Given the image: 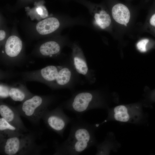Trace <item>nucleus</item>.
<instances>
[{
    "instance_id": "f257e3e1",
    "label": "nucleus",
    "mask_w": 155,
    "mask_h": 155,
    "mask_svg": "<svg viewBox=\"0 0 155 155\" xmlns=\"http://www.w3.org/2000/svg\"><path fill=\"white\" fill-rule=\"evenodd\" d=\"M69 135L63 143L55 146L54 155H78L98 143L95 132L97 125L79 118L72 119Z\"/></svg>"
},
{
    "instance_id": "f03ea898",
    "label": "nucleus",
    "mask_w": 155,
    "mask_h": 155,
    "mask_svg": "<svg viewBox=\"0 0 155 155\" xmlns=\"http://www.w3.org/2000/svg\"><path fill=\"white\" fill-rule=\"evenodd\" d=\"M36 133L30 132L7 138L0 137V154L6 155H38L44 145L38 144Z\"/></svg>"
},
{
    "instance_id": "7ed1b4c3",
    "label": "nucleus",
    "mask_w": 155,
    "mask_h": 155,
    "mask_svg": "<svg viewBox=\"0 0 155 155\" xmlns=\"http://www.w3.org/2000/svg\"><path fill=\"white\" fill-rule=\"evenodd\" d=\"M54 99L52 96L34 95L14 107L21 116L38 124Z\"/></svg>"
},
{
    "instance_id": "20e7f679",
    "label": "nucleus",
    "mask_w": 155,
    "mask_h": 155,
    "mask_svg": "<svg viewBox=\"0 0 155 155\" xmlns=\"http://www.w3.org/2000/svg\"><path fill=\"white\" fill-rule=\"evenodd\" d=\"M62 106L65 109L80 115L90 109L101 108L102 105L96 93L83 92L75 94Z\"/></svg>"
},
{
    "instance_id": "39448f33",
    "label": "nucleus",
    "mask_w": 155,
    "mask_h": 155,
    "mask_svg": "<svg viewBox=\"0 0 155 155\" xmlns=\"http://www.w3.org/2000/svg\"><path fill=\"white\" fill-rule=\"evenodd\" d=\"M42 119L49 129L62 137L67 125L73 119L64 113L62 106L51 110H48Z\"/></svg>"
},
{
    "instance_id": "423d86ee",
    "label": "nucleus",
    "mask_w": 155,
    "mask_h": 155,
    "mask_svg": "<svg viewBox=\"0 0 155 155\" xmlns=\"http://www.w3.org/2000/svg\"><path fill=\"white\" fill-rule=\"evenodd\" d=\"M108 112L107 120L136 123L142 119V110L137 106L119 105L108 110Z\"/></svg>"
},
{
    "instance_id": "0eeeda50",
    "label": "nucleus",
    "mask_w": 155,
    "mask_h": 155,
    "mask_svg": "<svg viewBox=\"0 0 155 155\" xmlns=\"http://www.w3.org/2000/svg\"><path fill=\"white\" fill-rule=\"evenodd\" d=\"M23 47L22 40L18 37L12 36L7 40L5 44L4 51L5 55L1 59L2 64L7 66L19 65L24 62L20 57Z\"/></svg>"
},
{
    "instance_id": "6e6552de",
    "label": "nucleus",
    "mask_w": 155,
    "mask_h": 155,
    "mask_svg": "<svg viewBox=\"0 0 155 155\" xmlns=\"http://www.w3.org/2000/svg\"><path fill=\"white\" fill-rule=\"evenodd\" d=\"M0 115L1 117L23 132L29 131L24 125L20 118L21 116L14 107L1 101Z\"/></svg>"
},
{
    "instance_id": "1a4fd4ad",
    "label": "nucleus",
    "mask_w": 155,
    "mask_h": 155,
    "mask_svg": "<svg viewBox=\"0 0 155 155\" xmlns=\"http://www.w3.org/2000/svg\"><path fill=\"white\" fill-rule=\"evenodd\" d=\"M72 58L73 65L77 72L86 75L88 68L83 53L81 49L76 44H73L72 48Z\"/></svg>"
},
{
    "instance_id": "9d476101",
    "label": "nucleus",
    "mask_w": 155,
    "mask_h": 155,
    "mask_svg": "<svg viewBox=\"0 0 155 155\" xmlns=\"http://www.w3.org/2000/svg\"><path fill=\"white\" fill-rule=\"evenodd\" d=\"M34 94L30 92L24 84L18 83L10 86L9 97L15 101L23 102Z\"/></svg>"
},
{
    "instance_id": "9b49d317",
    "label": "nucleus",
    "mask_w": 155,
    "mask_h": 155,
    "mask_svg": "<svg viewBox=\"0 0 155 155\" xmlns=\"http://www.w3.org/2000/svg\"><path fill=\"white\" fill-rule=\"evenodd\" d=\"M112 14L115 20L121 24H127L130 20L129 10L126 6L121 3H116L113 6Z\"/></svg>"
},
{
    "instance_id": "f8f14e48",
    "label": "nucleus",
    "mask_w": 155,
    "mask_h": 155,
    "mask_svg": "<svg viewBox=\"0 0 155 155\" xmlns=\"http://www.w3.org/2000/svg\"><path fill=\"white\" fill-rule=\"evenodd\" d=\"M59 25V22L57 18L50 17L38 23L36 28L39 33L44 35L54 32L58 28Z\"/></svg>"
},
{
    "instance_id": "ddd939ff",
    "label": "nucleus",
    "mask_w": 155,
    "mask_h": 155,
    "mask_svg": "<svg viewBox=\"0 0 155 155\" xmlns=\"http://www.w3.org/2000/svg\"><path fill=\"white\" fill-rule=\"evenodd\" d=\"M24 133L9 123L3 118H0V137H11Z\"/></svg>"
},
{
    "instance_id": "4468645a",
    "label": "nucleus",
    "mask_w": 155,
    "mask_h": 155,
    "mask_svg": "<svg viewBox=\"0 0 155 155\" xmlns=\"http://www.w3.org/2000/svg\"><path fill=\"white\" fill-rule=\"evenodd\" d=\"M60 50L59 44L54 41H50L43 43L39 49L40 54L44 57H51L57 55Z\"/></svg>"
},
{
    "instance_id": "2eb2a0df",
    "label": "nucleus",
    "mask_w": 155,
    "mask_h": 155,
    "mask_svg": "<svg viewBox=\"0 0 155 155\" xmlns=\"http://www.w3.org/2000/svg\"><path fill=\"white\" fill-rule=\"evenodd\" d=\"M71 75L70 69L66 66H62L59 70L54 88L63 87L66 86L70 81Z\"/></svg>"
},
{
    "instance_id": "dca6fc26",
    "label": "nucleus",
    "mask_w": 155,
    "mask_h": 155,
    "mask_svg": "<svg viewBox=\"0 0 155 155\" xmlns=\"http://www.w3.org/2000/svg\"><path fill=\"white\" fill-rule=\"evenodd\" d=\"M94 18L96 24L102 29L106 28L111 24L110 16L104 10H102L99 12L95 13Z\"/></svg>"
},
{
    "instance_id": "f3484780",
    "label": "nucleus",
    "mask_w": 155,
    "mask_h": 155,
    "mask_svg": "<svg viewBox=\"0 0 155 155\" xmlns=\"http://www.w3.org/2000/svg\"><path fill=\"white\" fill-rule=\"evenodd\" d=\"M10 86L6 84L1 83L0 86L1 99L6 98L9 97V92Z\"/></svg>"
},
{
    "instance_id": "a211bd4d",
    "label": "nucleus",
    "mask_w": 155,
    "mask_h": 155,
    "mask_svg": "<svg viewBox=\"0 0 155 155\" xmlns=\"http://www.w3.org/2000/svg\"><path fill=\"white\" fill-rule=\"evenodd\" d=\"M149 42V40L147 39H143L139 42L137 45L138 49L142 52L146 51V45Z\"/></svg>"
},
{
    "instance_id": "6ab92c4d",
    "label": "nucleus",
    "mask_w": 155,
    "mask_h": 155,
    "mask_svg": "<svg viewBox=\"0 0 155 155\" xmlns=\"http://www.w3.org/2000/svg\"><path fill=\"white\" fill-rule=\"evenodd\" d=\"M150 23L151 25L155 27V13L150 18Z\"/></svg>"
},
{
    "instance_id": "aec40b11",
    "label": "nucleus",
    "mask_w": 155,
    "mask_h": 155,
    "mask_svg": "<svg viewBox=\"0 0 155 155\" xmlns=\"http://www.w3.org/2000/svg\"><path fill=\"white\" fill-rule=\"evenodd\" d=\"M5 31L3 30H1L0 31V40L1 41L4 40L5 38Z\"/></svg>"
},
{
    "instance_id": "412c9836",
    "label": "nucleus",
    "mask_w": 155,
    "mask_h": 155,
    "mask_svg": "<svg viewBox=\"0 0 155 155\" xmlns=\"http://www.w3.org/2000/svg\"><path fill=\"white\" fill-rule=\"evenodd\" d=\"M124 25H125V26H127V24H125Z\"/></svg>"
}]
</instances>
